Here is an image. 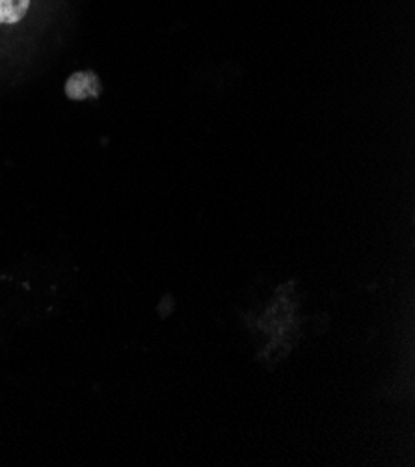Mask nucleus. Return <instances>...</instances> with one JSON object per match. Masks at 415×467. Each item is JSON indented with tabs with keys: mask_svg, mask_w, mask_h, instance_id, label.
Returning a JSON list of instances; mask_svg holds the SVG:
<instances>
[{
	"mask_svg": "<svg viewBox=\"0 0 415 467\" xmlns=\"http://www.w3.org/2000/svg\"><path fill=\"white\" fill-rule=\"evenodd\" d=\"M30 8V0H0V25L19 23Z\"/></svg>",
	"mask_w": 415,
	"mask_h": 467,
	"instance_id": "nucleus-2",
	"label": "nucleus"
},
{
	"mask_svg": "<svg viewBox=\"0 0 415 467\" xmlns=\"http://www.w3.org/2000/svg\"><path fill=\"white\" fill-rule=\"evenodd\" d=\"M66 93L71 99H86L99 93V82L94 73H77L67 80Z\"/></svg>",
	"mask_w": 415,
	"mask_h": 467,
	"instance_id": "nucleus-1",
	"label": "nucleus"
}]
</instances>
